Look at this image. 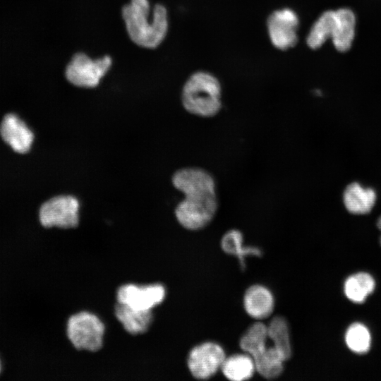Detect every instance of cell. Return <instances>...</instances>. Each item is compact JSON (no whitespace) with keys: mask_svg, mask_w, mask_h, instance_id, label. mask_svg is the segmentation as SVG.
<instances>
[{"mask_svg":"<svg viewBox=\"0 0 381 381\" xmlns=\"http://www.w3.org/2000/svg\"><path fill=\"white\" fill-rule=\"evenodd\" d=\"M148 0H131L122 8V18L131 40L137 45L154 49L166 37L168 30L167 11L162 4L155 6L150 19Z\"/></svg>","mask_w":381,"mask_h":381,"instance_id":"cell-1","label":"cell"},{"mask_svg":"<svg viewBox=\"0 0 381 381\" xmlns=\"http://www.w3.org/2000/svg\"><path fill=\"white\" fill-rule=\"evenodd\" d=\"M181 102L185 110L193 116L202 119L217 116L222 109L219 80L206 71L194 73L183 87Z\"/></svg>","mask_w":381,"mask_h":381,"instance_id":"cell-2","label":"cell"},{"mask_svg":"<svg viewBox=\"0 0 381 381\" xmlns=\"http://www.w3.org/2000/svg\"><path fill=\"white\" fill-rule=\"evenodd\" d=\"M66 334L76 350L95 353L103 347L105 325L96 314L81 310L67 320Z\"/></svg>","mask_w":381,"mask_h":381,"instance_id":"cell-3","label":"cell"},{"mask_svg":"<svg viewBox=\"0 0 381 381\" xmlns=\"http://www.w3.org/2000/svg\"><path fill=\"white\" fill-rule=\"evenodd\" d=\"M219 209L217 193L194 194L184 196L176 205L174 214L186 229L198 231L208 226Z\"/></svg>","mask_w":381,"mask_h":381,"instance_id":"cell-4","label":"cell"},{"mask_svg":"<svg viewBox=\"0 0 381 381\" xmlns=\"http://www.w3.org/2000/svg\"><path fill=\"white\" fill-rule=\"evenodd\" d=\"M111 62L109 56L93 60L84 53H76L68 64L65 75L75 86L95 87L108 71Z\"/></svg>","mask_w":381,"mask_h":381,"instance_id":"cell-5","label":"cell"},{"mask_svg":"<svg viewBox=\"0 0 381 381\" xmlns=\"http://www.w3.org/2000/svg\"><path fill=\"white\" fill-rule=\"evenodd\" d=\"M79 202L71 195H59L44 202L39 210L41 224L50 228H75L78 225Z\"/></svg>","mask_w":381,"mask_h":381,"instance_id":"cell-6","label":"cell"},{"mask_svg":"<svg viewBox=\"0 0 381 381\" xmlns=\"http://www.w3.org/2000/svg\"><path fill=\"white\" fill-rule=\"evenodd\" d=\"M166 288L160 283L138 284L127 283L116 291L117 303L139 310H152L165 299Z\"/></svg>","mask_w":381,"mask_h":381,"instance_id":"cell-7","label":"cell"},{"mask_svg":"<svg viewBox=\"0 0 381 381\" xmlns=\"http://www.w3.org/2000/svg\"><path fill=\"white\" fill-rule=\"evenodd\" d=\"M226 355L222 346L214 342H204L190 350L187 365L195 378L205 380L221 370Z\"/></svg>","mask_w":381,"mask_h":381,"instance_id":"cell-8","label":"cell"},{"mask_svg":"<svg viewBox=\"0 0 381 381\" xmlns=\"http://www.w3.org/2000/svg\"><path fill=\"white\" fill-rule=\"evenodd\" d=\"M298 16L290 8L272 12L267 18V26L274 47L281 50L294 47L298 42Z\"/></svg>","mask_w":381,"mask_h":381,"instance_id":"cell-9","label":"cell"},{"mask_svg":"<svg viewBox=\"0 0 381 381\" xmlns=\"http://www.w3.org/2000/svg\"><path fill=\"white\" fill-rule=\"evenodd\" d=\"M174 187L183 195L198 193H217V181L207 169L187 167L178 169L172 176Z\"/></svg>","mask_w":381,"mask_h":381,"instance_id":"cell-10","label":"cell"},{"mask_svg":"<svg viewBox=\"0 0 381 381\" xmlns=\"http://www.w3.org/2000/svg\"><path fill=\"white\" fill-rule=\"evenodd\" d=\"M2 139L16 152H28L32 146L34 134L25 123L14 114H6L0 126Z\"/></svg>","mask_w":381,"mask_h":381,"instance_id":"cell-11","label":"cell"},{"mask_svg":"<svg viewBox=\"0 0 381 381\" xmlns=\"http://www.w3.org/2000/svg\"><path fill=\"white\" fill-rule=\"evenodd\" d=\"M114 311L116 319L123 329L133 336L144 334L148 332L155 319L152 310L135 309L117 302Z\"/></svg>","mask_w":381,"mask_h":381,"instance_id":"cell-12","label":"cell"},{"mask_svg":"<svg viewBox=\"0 0 381 381\" xmlns=\"http://www.w3.org/2000/svg\"><path fill=\"white\" fill-rule=\"evenodd\" d=\"M342 200L347 212L362 215L371 212L375 205L377 194L372 188L364 187L358 182H352L345 188Z\"/></svg>","mask_w":381,"mask_h":381,"instance_id":"cell-13","label":"cell"},{"mask_svg":"<svg viewBox=\"0 0 381 381\" xmlns=\"http://www.w3.org/2000/svg\"><path fill=\"white\" fill-rule=\"evenodd\" d=\"M243 305L250 317L263 320L268 318L274 310V296L267 287L259 284L253 285L245 293Z\"/></svg>","mask_w":381,"mask_h":381,"instance_id":"cell-14","label":"cell"},{"mask_svg":"<svg viewBox=\"0 0 381 381\" xmlns=\"http://www.w3.org/2000/svg\"><path fill=\"white\" fill-rule=\"evenodd\" d=\"M336 20L332 37L335 48L339 52H346L351 46L354 38L356 18L348 8L335 11Z\"/></svg>","mask_w":381,"mask_h":381,"instance_id":"cell-15","label":"cell"},{"mask_svg":"<svg viewBox=\"0 0 381 381\" xmlns=\"http://www.w3.org/2000/svg\"><path fill=\"white\" fill-rule=\"evenodd\" d=\"M256 371L266 379H274L281 375L284 370L285 360L272 345L251 356Z\"/></svg>","mask_w":381,"mask_h":381,"instance_id":"cell-16","label":"cell"},{"mask_svg":"<svg viewBox=\"0 0 381 381\" xmlns=\"http://www.w3.org/2000/svg\"><path fill=\"white\" fill-rule=\"evenodd\" d=\"M221 370L224 375L232 381L247 380L256 371L253 359L248 353L226 357Z\"/></svg>","mask_w":381,"mask_h":381,"instance_id":"cell-17","label":"cell"},{"mask_svg":"<svg viewBox=\"0 0 381 381\" xmlns=\"http://www.w3.org/2000/svg\"><path fill=\"white\" fill-rule=\"evenodd\" d=\"M243 235L236 229L228 230L221 239V247L227 254L238 258L242 269L246 267L245 258L247 255L261 256L262 252L258 248L243 246Z\"/></svg>","mask_w":381,"mask_h":381,"instance_id":"cell-18","label":"cell"},{"mask_svg":"<svg viewBox=\"0 0 381 381\" xmlns=\"http://www.w3.org/2000/svg\"><path fill=\"white\" fill-rule=\"evenodd\" d=\"M268 339L285 361L291 356V345L289 325L282 316H275L267 325Z\"/></svg>","mask_w":381,"mask_h":381,"instance_id":"cell-19","label":"cell"},{"mask_svg":"<svg viewBox=\"0 0 381 381\" xmlns=\"http://www.w3.org/2000/svg\"><path fill=\"white\" fill-rule=\"evenodd\" d=\"M336 16L335 11L323 13L313 24L307 37V44L311 49L320 48L329 38H332Z\"/></svg>","mask_w":381,"mask_h":381,"instance_id":"cell-20","label":"cell"},{"mask_svg":"<svg viewBox=\"0 0 381 381\" xmlns=\"http://www.w3.org/2000/svg\"><path fill=\"white\" fill-rule=\"evenodd\" d=\"M375 286L374 279L370 274L359 272L346 279L344 293L350 301L362 303L374 291Z\"/></svg>","mask_w":381,"mask_h":381,"instance_id":"cell-21","label":"cell"},{"mask_svg":"<svg viewBox=\"0 0 381 381\" xmlns=\"http://www.w3.org/2000/svg\"><path fill=\"white\" fill-rule=\"evenodd\" d=\"M268 340L267 325L257 322L241 337L240 347L246 353L253 356L267 346Z\"/></svg>","mask_w":381,"mask_h":381,"instance_id":"cell-22","label":"cell"},{"mask_svg":"<svg viewBox=\"0 0 381 381\" xmlns=\"http://www.w3.org/2000/svg\"><path fill=\"white\" fill-rule=\"evenodd\" d=\"M347 346L356 353H365L370 347V334L362 324L353 323L347 329L345 335Z\"/></svg>","mask_w":381,"mask_h":381,"instance_id":"cell-23","label":"cell"},{"mask_svg":"<svg viewBox=\"0 0 381 381\" xmlns=\"http://www.w3.org/2000/svg\"><path fill=\"white\" fill-rule=\"evenodd\" d=\"M377 226L378 229L381 231V216L377 220Z\"/></svg>","mask_w":381,"mask_h":381,"instance_id":"cell-24","label":"cell"},{"mask_svg":"<svg viewBox=\"0 0 381 381\" xmlns=\"http://www.w3.org/2000/svg\"><path fill=\"white\" fill-rule=\"evenodd\" d=\"M1 361H0V373H1Z\"/></svg>","mask_w":381,"mask_h":381,"instance_id":"cell-25","label":"cell"},{"mask_svg":"<svg viewBox=\"0 0 381 381\" xmlns=\"http://www.w3.org/2000/svg\"><path fill=\"white\" fill-rule=\"evenodd\" d=\"M380 244H381V236H380Z\"/></svg>","mask_w":381,"mask_h":381,"instance_id":"cell-26","label":"cell"}]
</instances>
